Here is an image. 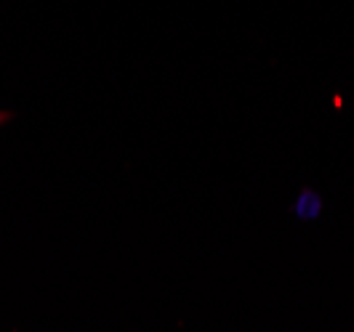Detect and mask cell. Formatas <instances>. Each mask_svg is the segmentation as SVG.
I'll return each mask as SVG.
<instances>
[{
    "label": "cell",
    "mask_w": 354,
    "mask_h": 332,
    "mask_svg": "<svg viewBox=\"0 0 354 332\" xmlns=\"http://www.w3.org/2000/svg\"><path fill=\"white\" fill-rule=\"evenodd\" d=\"M8 117H11V115H8V112H0V125L6 123V120H8Z\"/></svg>",
    "instance_id": "2"
},
{
    "label": "cell",
    "mask_w": 354,
    "mask_h": 332,
    "mask_svg": "<svg viewBox=\"0 0 354 332\" xmlns=\"http://www.w3.org/2000/svg\"><path fill=\"white\" fill-rule=\"evenodd\" d=\"M296 210H299V215H304V218H317L319 210H322V202H319L317 194H304Z\"/></svg>",
    "instance_id": "1"
}]
</instances>
